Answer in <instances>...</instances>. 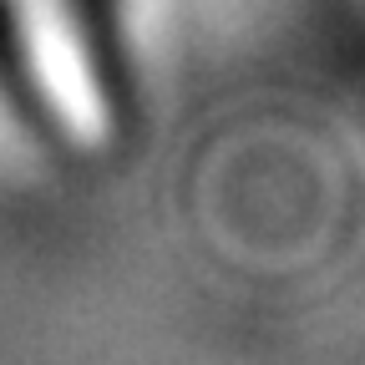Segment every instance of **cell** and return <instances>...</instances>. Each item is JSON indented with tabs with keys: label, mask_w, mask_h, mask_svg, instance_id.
<instances>
[{
	"label": "cell",
	"mask_w": 365,
	"mask_h": 365,
	"mask_svg": "<svg viewBox=\"0 0 365 365\" xmlns=\"http://www.w3.org/2000/svg\"><path fill=\"white\" fill-rule=\"evenodd\" d=\"M0 11H6L11 46L51 122L71 143H97L107 132V97L76 0H0Z\"/></svg>",
	"instance_id": "obj_1"
}]
</instances>
